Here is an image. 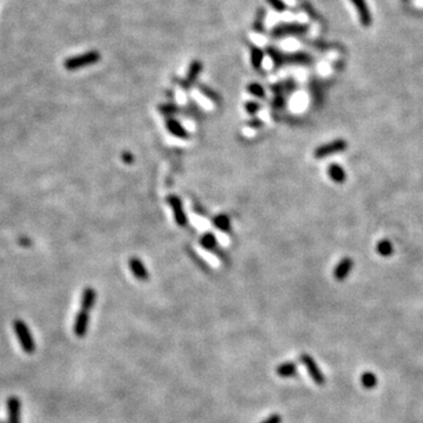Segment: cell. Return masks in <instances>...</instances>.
Masks as SVG:
<instances>
[{
  "label": "cell",
  "instance_id": "4316f807",
  "mask_svg": "<svg viewBox=\"0 0 423 423\" xmlns=\"http://www.w3.org/2000/svg\"><path fill=\"white\" fill-rule=\"evenodd\" d=\"M393 246L392 242L388 240H382L378 242L377 245V252L382 256H390L393 254Z\"/></svg>",
  "mask_w": 423,
  "mask_h": 423
},
{
  "label": "cell",
  "instance_id": "ac0fdd59",
  "mask_svg": "<svg viewBox=\"0 0 423 423\" xmlns=\"http://www.w3.org/2000/svg\"><path fill=\"white\" fill-rule=\"evenodd\" d=\"M266 53L268 54V57L271 58V60L273 61L275 69H280V67L285 66V52H282L281 50L277 49L275 46H267L266 49Z\"/></svg>",
  "mask_w": 423,
  "mask_h": 423
},
{
  "label": "cell",
  "instance_id": "4fadbf2b",
  "mask_svg": "<svg viewBox=\"0 0 423 423\" xmlns=\"http://www.w3.org/2000/svg\"><path fill=\"white\" fill-rule=\"evenodd\" d=\"M97 301V292L92 287H86L82 291L81 299H80V307L81 310L85 312H90L93 308Z\"/></svg>",
  "mask_w": 423,
  "mask_h": 423
},
{
  "label": "cell",
  "instance_id": "5b68a950",
  "mask_svg": "<svg viewBox=\"0 0 423 423\" xmlns=\"http://www.w3.org/2000/svg\"><path fill=\"white\" fill-rule=\"evenodd\" d=\"M166 200H167V203L171 207L172 212H173L174 220H175L177 226L185 227L188 223V219L186 217V213H185V209H183L181 199H180L177 195L171 194L166 198Z\"/></svg>",
  "mask_w": 423,
  "mask_h": 423
},
{
  "label": "cell",
  "instance_id": "2e32d148",
  "mask_svg": "<svg viewBox=\"0 0 423 423\" xmlns=\"http://www.w3.org/2000/svg\"><path fill=\"white\" fill-rule=\"evenodd\" d=\"M203 70V64L201 63L200 60H193L191 64H189L188 70H187V75H186V81L188 82L189 85L193 86L195 82L198 81V79H199V76L201 75V72H202Z\"/></svg>",
  "mask_w": 423,
  "mask_h": 423
},
{
  "label": "cell",
  "instance_id": "44dd1931",
  "mask_svg": "<svg viewBox=\"0 0 423 423\" xmlns=\"http://www.w3.org/2000/svg\"><path fill=\"white\" fill-rule=\"evenodd\" d=\"M199 242L201 247L205 248L206 250H214L218 247V239L212 232L203 233L199 239Z\"/></svg>",
  "mask_w": 423,
  "mask_h": 423
},
{
  "label": "cell",
  "instance_id": "484cf974",
  "mask_svg": "<svg viewBox=\"0 0 423 423\" xmlns=\"http://www.w3.org/2000/svg\"><path fill=\"white\" fill-rule=\"evenodd\" d=\"M158 111L160 112V114L165 115V117L171 118L172 115L176 114L177 112H179V107H177L174 102H166L162 103V105H159Z\"/></svg>",
  "mask_w": 423,
  "mask_h": 423
},
{
  "label": "cell",
  "instance_id": "d6986e66",
  "mask_svg": "<svg viewBox=\"0 0 423 423\" xmlns=\"http://www.w3.org/2000/svg\"><path fill=\"white\" fill-rule=\"evenodd\" d=\"M213 226L218 230L223 233H229L232 228V224H230V219L227 214H218L213 218L212 220Z\"/></svg>",
  "mask_w": 423,
  "mask_h": 423
},
{
  "label": "cell",
  "instance_id": "ffe728a7",
  "mask_svg": "<svg viewBox=\"0 0 423 423\" xmlns=\"http://www.w3.org/2000/svg\"><path fill=\"white\" fill-rule=\"evenodd\" d=\"M328 175L336 183H343L346 181V173L343 168L338 164H332L328 167Z\"/></svg>",
  "mask_w": 423,
  "mask_h": 423
},
{
  "label": "cell",
  "instance_id": "4dcf8cb0",
  "mask_svg": "<svg viewBox=\"0 0 423 423\" xmlns=\"http://www.w3.org/2000/svg\"><path fill=\"white\" fill-rule=\"evenodd\" d=\"M247 126L250 127V128L257 129V128H261L263 126V121L261 119H259V118H253V119H250L247 123Z\"/></svg>",
  "mask_w": 423,
  "mask_h": 423
},
{
  "label": "cell",
  "instance_id": "83f0119b",
  "mask_svg": "<svg viewBox=\"0 0 423 423\" xmlns=\"http://www.w3.org/2000/svg\"><path fill=\"white\" fill-rule=\"evenodd\" d=\"M245 109H246V112L248 114L250 115H255L257 112L261 109V105H260L257 101H247L245 103Z\"/></svg>",
  "mask_w": 423,
  "mask_h": 423
},
{
  "label": "cell",
  "instance_id": "9c48e42d",
  "mask_svg": "<svg viewBox=\"0 0 423 423\" xmlns=\"http://www.w3.org/2000/svg\"><path fill=\"white\" fill-rule=\"evenodd\" d=\"M128 268L132 272V274L134 275L135 279L139 281H147L149 277V271L145 267L144 262L137 256H133L128 260Z\"/></svg>",
  "mask_w": 423,
  "mask_h": 423
},
{
  "label": "cell",
  "instance_id": "9a60e30c",
  "mask_svg": "<svg viewBox=\"0 0 423 423\" xmlns=\"http://www.w3.org/2000/svg\"><path fill=\"white\" fill-rule=\"evenodd\" d=\"M249 59H250V65L254 70L261 71L262 70V64L263 59H265V51L260 49L259 46L249 45Z\"/></svg>",
  "mask_w": 423,
  "mask_h": 423
},
{
  "label": "cell",
  "instance_id": "30bf717a",
  "mask_svg": "<svg viewBox=\"0 0 423 423\" xmlns=\"http://www.w3.org/2000/svg\"><path fill=\"white\" fill-rule=\"evenodd\" d=\"M88 324H90V314H88V312H85V310H80L75 315L73 332L78 338H84L87 334Z\"/></svg>",
  "mask_w": 423,
  "mask_h": 423
},
{
  "label": "cell",
  "instance_id": "cb8c5ba5",
  "mask_svg": "<svg viewBox=\"0 0 423 423\" xmlns=\"http://www.w3.org/2000/svg\"><path fill=\"white\" fill-rule=\"evenodd\" d=\"M198 87H199V90H200L201 93H202L203 96H205L207 98V99L211 100V101L217 102V103H219V102L221 101V97L219 96V93H217V92L213 90V88L209 87V86L203 85V84H199V85H198Z\"/></svg>",
  "mask_w": 423,
  "mask_h": 423
},
{
  "label": "cell",
  "instance_id": "f546056e",
  "mask_svg": "<svg viewBox=\"0 0 423 423\" xmlns=\"http://www.w3.org/2000/svg\"><path fill=\"white\" fill-rule=\"evenodd\" d=\"M285 103H286V99L283 96H275L274 99L272 100V106H273L274 108L285 107Z\"/></svg>",
  "mask_w": 423,
  "mask_h": 423
},
{
  "label": "cell",
  "instance_id": "836d02e7",
  "mask_svg": "<svg viewBox=\"0 0 423 423\" xmlns=\"http://www.w3.org/2000/svg\"><path fill=\"white\" fill-rule=\"evenodd\" d=\"M0 423H6V422H4V421H0Z\"/></svg>",
  "mask_w": 423,
  "mask_h": 423
},
{
  "label": "cell",
  "instance_id": "f1b7e54d",
  "mask_svg": "<svg viewBox=\"0 0 423 423\" xmlns=\"http://www.w3.org/2000/svg\"><path fill=\"white\" fill-rule=\"evenodd\" d=\"M266 1L276 12H285L287 10V5L283 0H266Z\"/></svg>",
  "mask_w": 423,
  "mask_h": 423
},
{
  "label": "cell",
  "instance_id": "7a4b0ae2",
  "mask_svg": "<svg viewBox=\"0 0 423 423\" xmlns=\"http://www.w3.org/2000/svg\"><path fill=\"white\" fill-rule=\"evenodd\" d=\"M309 26L302 23H281L275 25L271 31L274 39L288 37V35H302L308 32Z\"/></svg>",
  "mask_w": 423,
  "mask_h": 423
},
{
  "label": "cell",
  "instance_id": "e0dca14e",
  "mask_svg": "<svg viewBox=\"0 0 423 423\" xmlns=\"http://www.w3.org/2000/svg\"><path fill=\"white\" fill-rule=\"evenodd\" d=\"M266 16H267V11L265 7L257 8L255 17H254V22L252 25V29L256 33H265L266 32Z\"/></svg>",
  "mask_w": 423,
  "mask_h": 423
},
{
  "label": "cell",
  "instance_id": "8992f818",
  "mask_svg": "<svg viewBox=\"0 0 423 423\" xmlns=\"http://www.w3.org/2000/svg\"><path fill=\"white\" fill-rule=\"evenodd\" d=\"M301 362L303 363L304 367L307 368V371H308L310 377L313 378V381L318 384V386H322V384H324V376H323V373L321 372V369L319 368L318 365H316V362L313 359L312 356L308 354H302L300 356Z\"/></svg>",
  "mask_w": 423,
  "mask_h": 423
},
{
  "label": "cell",
  "instance_id": "6da1fadb",
  "mask_svg": "<svg viewBox=\"0 0 423 423\" xmlns=\"http://www.w3.org/2000/svg\"><path fill=\"white\" fill-rule=\"evenodd\" d=\"M100 59H101V54L94 50V51H88L66 59L64 61V67L67 71H76L99 63Z\"/></svg>",
  "mask_w": 423,
  "mask_h": 423
},
{
  "label": "cell",
  "instance_id": "603a6c76",
  "mask_svg": "<svg viewBox=\"0 0 423 423\" xmlns=\"http://www.w3.org/2000/svg\"><path fill=\"white\" fill-rule=\"evenodd\" d=\"M246 90L250 96L257 98V99H266V90L265 87L259 82H249L247 85Z\"/></svg>",
  "mask_w": 423,
  "mask_h": 423
},
{
  "label": "cell",
  "instance_id": "3957f363",
  "mask_svg": "<svg viewBox=\"0 0 423 423\" xmlns=\"http://www.w3.org/2000/svg\"><path fill=\"white\" fill-rule=\"evenodd\" d=\"M13 329L18 340H19L20 345H22L23 350L27 354L34 353L35 343H34L33 336H32L31 332H29V328L27 327V324H26L23 320L17 319V320L13 322Z\"/></svg>",
  "mask_w": 423,
  "mask_h": 423
},
{
  "label": "cell",
  "instance_id": "d6a6232c",
  "mask_svg": "<svg viewBox=\"0 0 423 423\" xmlns=\"http://www.w3.org/2000/svg\"><path fill=\"white\" fill-rule=\"evenodd\" d=\"M121 159H123V161L127 165H131L134 162V155H133L131 152H124L123 154H121Z\"/></svg>",
  "mask_w": 423,
  "mask_h": 423
},
{
  "label": "cell",
  "instance_id": "1f68e13d",
  "mask_svg": "<svg viewBox=\"0 0 423 423\" xmlns=\"http://www.w3.org/2000/svg\"><path fill=\"white\" fill-rule=\"evenodd\" d=\"M281 422H282L281 415H279V414H272L271 416H268V418L266 419L265 421H262L261 423H281Z\"/></svg>",
  "mask_w": 423,
  "mask_h": 423
},
{
  "label": "cell",
  "instance_id": "7402d4cb",
  "mask_svg": "<svg viewBox=\"0 0 423 423\" xmlns=\"http://www.w3.org/2000/svg\"><path fill=\"white\" fill-rule=\"evenodd\" d=\"M276 374L281 377H292L297 375V365L294 362H285L276 368Z\"/></svg>",
  "mask_w": 423,
  "mask_h": 423
},
{
  "label": "cell",
  "instance_id": "8fae6325",
  "mask_svg": "<svg viewBox=\"0 0 423 423\" xmlns=\"http://www.w3.org/2000/svg\"><path fill=\"white\" fill-rule=\"evenodd\" d=\"M165 126H166V129L168 131V133H171L173 137L179 138V139H188L189 138V133H188L187 129L185 128V126H183L179 120L174 119L173 117L166 118V121H165Z\"/></svg>",
  "mask_w": 423,
  "mask_h": 423
},
{
  "label": "cell",
  "instance_id": "277c9868",
  "mask_svg": "<svg viewBox=\"0 0 423 423\" xmlns=\"http://www.w3.org/2000/svg\"><path fill=\"white\" fill-rule=\"evenodd\" d=\"M348 147L347 143H346L343 139H338V140H334L329 144H324L319 146L318 149L314 150V156L316 159H323L326 156L336 154V153H341L343 150Z\"/></svg>",
  "mask_w": 423,
  "mask_h": 423
},
{
  "label": "cell",
  "instance_id": "5bb4252c",
  "mask_svg": "<svg viewBox=\"0 0 423 423\" xmlns=\"http://www.w3.org/2000/svg\"><path fill=\"white\" fill-rule=\"evenodd\" d=\"M353 260L350 257H345L341 261L338 263L335 269H334V277L336 280L342 281L348 276V274L350 273L351 268H353Z\"/></svg>",
  "mask_w": 423,
  "mask_h": 423
},
{
  "label": "cell",
  "instance_id": "7c38bea8",
  "mask_svg": "<svg viewBox=\"0 0 423 423\" xmlns=\"http://www.w3.org/2000/svg\"><path fill=\"white\" fill-rule=\"evenodd\" d=\"M312 55L307 52H294V53H286L285 61L286 65H309L313 63Z\"/></svg>",
  "mask_w": 423,
  "mask_h": 423
},
{
  "label": "cell",
  "instance_id": "ba28073f",
  "mask_svg": "<svg viewBox=\"0 0 423 423\" xmlns=\"http://www.w3.org/2000/svg\"><path fill=\"white\" fill-rule=\"evenodd\" d=\"M351 4L356 10L357 14H359L360 23L362 24V26L365 27H369L373 23V17L372 12L369 10V6L367 4L366 0H350Z\"/></svg>",
  "mask_w": 423,
  "mask_h": 423
},
{
  "label": "cell",
  "instance_id": "d4e9b609",
  "mask_svg": "<svg viewBox=\"0 0 423 423\" xmlns=\"http://www.w3.org/2000/svg\"><path fill=\"white\" fill-rule=\"evenodd\" d=\"M361 383L362 386L367 389H373L377 383V378L375 376V374H373L372 372H366L363 373L362 376H361Z\"/></svg>",
  "mask_w": 423,
  "mask_h": 423
},
{
  "label": "cell",
  "instance_id": "52a82bcc",
  "mask_svg": "<svg viewBox=\"0 0 423 423\" xmlns=\"http://www.w3.org/2000/svg\"><path fill=\"white\" fill-rule=\"evenodd\" d=\"M7 423H22V402L17 396L7 398Z\"/></svg>",
  "mask_w": 423,
  "mask_h": 423
}]
</instances>
